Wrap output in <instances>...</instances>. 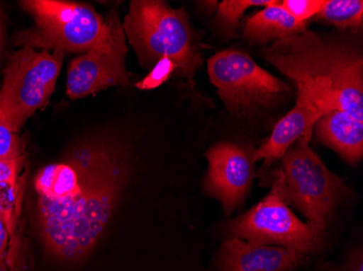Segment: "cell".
I'll return each instance as SVG.
<instances>
[{"label":"cell","mask_w":363,"mask_h":271,"mask_svg":"<svg viewBox=\"0 0 363 271\" xmlns=\"http://www.w3.org/2000/svg\"><path fill=\"white\" fill-rule=\"evenodd\" d=\"M128 154L112 139L73 149L35 177L45 248L62 262L86 258L105 231L128 178Z\"/></svg>","instance_id":"6da1fadb"},{"label":"cell","mask_w":363,"mask_h":271,"mask_svg":"<svg viewBox=\"0 0 363 271\" xmlns=\"http://www.w3.org/2000/svg\"><path fill=\"white\" fill-rule=\"evenodd\" d=\"M261 56L323 115L342 111L363 123V57L354 42L306 30L264 47Z\"/></svg>","instance_id":"7a4b0ae2"},{"label":"cell","mask_w":363,"mask_h":271,"mask_svg":"<svg viewBox=\"0 0 363 271\" xmlns=\"http://www.w3.org/2000/svg\"><path fill=\"white\" fill-rule=\"evenodd\" d=\"M122 26L143 67L169 58L177 65V76L193 81L203 60L184 8L173 9L160 0H134Z\"/></svg>","instance_id":"3957f363"},{"label":"cell","mask_w":363,"mask_h":271,"mask_svg":"<svg viewBox=\"0 0 363 271\" xmlns=\"http://www.w3.org/2000/svg\"><path fill=\"white\" fill-rule=\"evenodd\" d=\"M21 7L35 20V25L19 33L14 42L54 52H89L109 38L121 21L117 11L107 18L91 6L59 0H26Z\"/></svg>","instance_id":"277c9868"},{"label":"cell","mask_w":363,"mask_h":271,"mask_svg":"<svg viewBox=\"0 0 363 271\" xmlns=\"http://www.w3.org/2000/svg\"><path fill=\"white\" fill-rule=\"evenodd\" d=\"M310 140L301 138L286 151L273 178L279 180L287 204L299 209L308 225L323 234L336 204L348 189L310 148Z\"/></svg>","instance_id":"5b68a950"},{"label":"cell","mask_w":363,"mask_h":271,"mask_svg":"<svg viewBox=\"0 0 363 271\" xmlns=\"http://www.w3.org/2000/svg\"><path fill=\"white\" fill-rule=\"evenodd\" d=\"M210 81L228 111L250 114L274 107L291 93L289 83L270 74L246 52L222 50L208 60Z\"/></svg>","instance_id":"8992f818"},{"label":"cell","mask_w":363,"mask_h":271,"mask_svg":"<svg viewBox=\"0 0 363 271\" xmlns=\"http://www.w3.org/2000/svg\"><path fill=\"white\" fill-rule=\"evenodd\" d=\"M62 60L63 52H38L30 47L8 58L0 87V109L16 134L54 93Z\"/></svg>","instance_id":"52a82bcc"},{"label":"cell","mask_w":363,"mask_h":271,"mask_svg":"<svg viewBox=\"0 0 363 271\" xmlns=\"http://www.w3.org/2000/svg\"><path fill=\"white\" fill-rule=\"evenodd\" d=\"M228 232L230 238H238L248 243L283 246L303 256L317 250L323 239V234L318 233L289 209L279 180L275 178L271 192L246 214L230 223Z\"/></svg>","instance_id":"ba28073f"},{"label":"cell","mask_w":363,"mask_h":271,"mask_svg":"<svg viewBox=\"0 0 363 271\" xmlns=\"http://www.w3.org/2000/svg\"><path fill=\"white\" fill-rule=\"evenodd\" d=\"M125 34L120 23L111 35L71 62L67 77V95L79 99L108 87L128 86Z\"/></svg>","instance_id":"9c48e42d"},{"label":"cell","mask_w":363,"mask_h":271,"mask_svg":"<svg viewBox=\"0 0 363 271\" xmlns=\"http://www.w3.org/2000/svg\"><path fill=\"white\" fill-rule=\"evenodd\" d=\"M207 160L206 191L219 200L230 215L240 207L254 180L252 156L238 144L221 142L208 150Z\"/></svg>","instance_id":"30bf717a"},{"label":"cell","mask_w":363,"mask_h":271,"mask_svg":"<svg viewBox=\"0 0 363 271\" xmlns=\"http://www.w3.org/2000/svg\"><path fill=\"white\" fill-rule=\"evenodd\" d=\"M303 258L291 248L230 238L222 246L220 271H289Z\"/></svg>","instance_id":"8fae6325"},{"label":"cell","mask_w":363,"mask_h":271,"mask_svg":"<svg viewBox=\"0 0 363 271\" xmlns=\"http://www.w3.org/2000/svg\"><path fill=\"white\" fill-rule=\"evenodd\" d=\"M322 112L308 98L296 93V105L275 125L270 137L252 154V161H264L263 167L271 166L281 160L286 151L301 138H311L315 123Z\"/></svg>","instance_id":"7c38bea8"},{"label":"cell","mask_w":363,"mask_h":271,"mask_svg":"<svg viewBox=\"0 0 363 271\" xmlns=\"http://www.w3.org/2000/svg\"><path fill=\"white\" fill-rule=\"evenodd\" d=\"M318 139L340 154L352 164L363 156V123L342 111H332L318 120L315 128Z\"/></svg>","instance_id":"4fadbf2b"},{"label":"cell","mask_w":363,"mask_h":271,"mask_svg":"<svg viewBox=\"0 0 363 271\" xmlns=\"http://www.w3.org/2000/svg\"><path fill=\"white\" fill-rule=\"evenodd\" d=\"M306 30L307 24L296 21L281 6V1H275L250 16L245 23L242 34L250 42L266 45L301 34Z\"/></svg>","instance_id":"5bb4252c"},{"label":"cell","mask_w":363,"mask_h":271,"mask_svg":"<svg viewBox=\"0 0 363 271\" xmlns=\"http://www.w3.org/2000/svg\"><path fill=\"white\" fill-rule=\"evenodd\" d=\"M317 18L340 28H360L363 23V1L323 0Z\"/></svg>","instance_id":"9a60e30c"},{"label":"cell","mask_w":363,"mask_h":271,"mask_svg":"<svg viewBox=\"0 0 363 271\" xmlns=\"http://www.w3.org/2000/svg\"><path fill=\"white\" fill-rule=\"evenodd\" d=\"M275 1L277 0H224L218 5V24L225 32H236L247 10L252 7H266Z\"/></svg>","instance_id":"2e32d148"},{"label":"cell","mask_w":363,"mask_h":271,"mask_svg":"<svg viewBox=\"0 0 363 271\" xmlns=\"http://www.w3.org/2000/svg\"><path fill=\"white\" fill-rule=\"evenodd\" d=\"M0 160L22 161V144L19 136L12 129L11 124L0 109Z\"/></svg>","instance_id":"e0dca14e"},{"label":"cell","mask_w":363,"mask_h":271,"mask_svg":"<svg viewBox=\"0 0 363 271\" xmlns=\"http://www.w3.org/2000/svg\"><path fill=\"white\" fill-rule=\"evenodd\" d=\"M177 65L174 61L169 58H162L152 67V70L150 74L147 75L144 79L136 83V88L140 91H152L158 88L162 83H166L173 73L177 72Z\"/></svg>","instance_id":"ac0fdd59"},{"label":"cell","mask_w":363,"mask_h":271,"mask_svg":"<svg viewBox=\"0 0 363 271\" xmlns=\"http://www.w3.org/2000/svg\"><path fill=\"white\" fill-rule=\"evenodd\" d=\"M323 0H284L281 6L293 16L296 21L307 24L313 16H317Z\"/></svg>","instance_id":"d6986e66"},{"label":"cell","mask_w":363,"mask_h":271,"mask_svg":"<svg viewBox=\"0 0 363 271\" xmlns=\"http://www.w3.org/2000/svg\"><path fill=\"white\" fill-rule=\"evenodd\" d=\"M21 161L0 160V185H16L19 183Z\"/></svg>","instance_id":"ffe728a7"},{"label":"cell","mask_w":363,"mask_h":271,"mask_svg":"<svg viewBox=\"0 0 363 271\" xmlns=\"http://www.w3.org/2000/svg\"><path fill=\"white\" fill-rule=\"evenodd\" d=\"M8 236H9V234H8L7 229H6L5 224H4L3 220L0 218V268H1V265H3L4 263V258H5Z\"/></svg>","instance_id":"44dd1931"},{"label":"cell","mask_w":363,"mask_h":271,"mask_svg":"<svg viewBox=\"0 0 363 271\" xmlns=\"http://www.w3.org/2000/svg\"><path fill=\"white\" fill-rule=\"evenodd\" d=\"M3 42H4L3 19H1V12H0V54H1V49H3Z\"/></svg>","instance_id":"7402d4cb"},{"label":"cell","mask_w":363,"mask_h":271,"mask_svg":"<svg viewBox=\"0 0 363 271\" xmlns=\"http://www.w3.org/2000/svg\"><path fill=\"white\" fill-rule=\"evenodd\" d=\"M354 271H363V265L362 262L359 263L358 266L356 267V269H354Z\"/></svg>","instance_id":"603a6c76"}]
</instances>
